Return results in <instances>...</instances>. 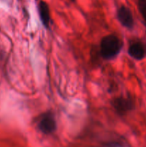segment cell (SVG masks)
<instances>
[{
  "mask_svg": "<svg viewBox=\"0 0 146 147\" xmlns=\"http://www.w3.org/2000/svg\"><path fill=\"white\" fill-rule=\"evenodd\" d=\"M113 108L119 115H125L133 110L135 107V103L130 98L120 96L113 99L112 102Z\"/></svg>",
  "mask_w": 146,
  "mask_h": 147,
  "instance_id": "cell-2",
  "label": "cell"
},
{
  "mask_svg": "<svg viewBox=\"0 0 146 147\" xmlns=\"http://www.w3.org/2000/svg\"><path fill=\"white\" fill-rule=\"evenodd\" d=\"M38 127L40 131L44 134L54 133L57 129V123L52 113H44L39 121Z\"/></svg>",
  "mask_w": 146,
  "mask_h": 147,
  "instance_id": "cell-3",
  "label": "cell"
},
{
  "mask_svg": "<svg viewBox=\"0 0 146 147\" xmlns=\"http://www.w3.org/2000/svg\"><path fill=\"white\" fill-rule=\"evenodd\" d=\"M128 54L135 60H141L145 57L146 50L141 42H134L128 47Z\"/></svg>",
  "mask_w": 146,
  "mask_h": 147,
  "instance_id": "cell-5",
  "label": "cell"
},
{
  "mask_svg": "<svg viewBox=\"0 0 146 147\" xmlns=\"http://www.w3.org/2000/svg\"><path fill=\"white\" fill-rule=\"evenodd\" d=\"M117 17L119 22L123 27L132 29L134 26V19L130 9L125 5L120 6L117 11Z\"/></svg>",
  "mask_w": 146,
  "mask_h": 147,
  "instance_id": "cell-4",
  "label": "cell"
},
{
  "mask_svg": "<svg viewBox=\"0 0 146 147\" xmlns=\"http://www.w3.org/2000/svg\"><path fill=\"white\" fill-rule=\"evenodd\" d=\"M103 147H123V146H122V144H120L119 142H112L104 144Z\"/></svg>",
  "mask_w": 146,
  "mask_h": 147,
  "instance_id": "cell-8",
  "label": "cell"
},
{
  "mask_svg": "<svg viewBox=\"0 0 146 147\" xmlns=\"http://www.w3.org/2000/svg\"><path fill=\"white\" fill-rule=\"evenodd\" d=\"M137 8L139 11L146 24V0H138L137 1Z\"/></svg>",
  "mask_w": 146,
  "mask_h": 147,
  "instance_id": "cell-7",
  "label": "cell"
},
{
  "mask_svg": "<svg viewBox=\"0 0 146 147\" xmlns=\"http://www.w3.org/2000/svg\"><path fill=\"white\" fill-rule=\"evenodd\" d=\"M123 43L115 34H108L102 37L100 41V55L104 60H112L117 57L121 50Z\"/></svg>",
  "mask_w": 146,
  "mask_h": 147,
  "instance_id": "cell-1",
  "label": "cell"
},
{
  "mask_svg": "<svg viewBox=\"0 0 146 147\" xmlns=\"http://www.w3.org/2000/svg\"><path fill=\"white\" fill-rule=\"evenodd\" d=\"M38 11L40 14V18L43 25L47 28L50 27L51 22V16H50V10L49 5L45 1L40 0L38 4Z\"/></svg>",
  "mask_w": 146,
  "mask_h": 147,
  "instance_id": "cell-6",
  "label": "cell"
}]
</instances>
